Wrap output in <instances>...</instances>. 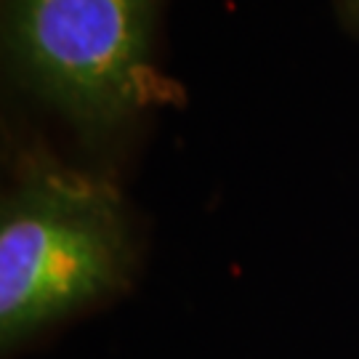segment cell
<instances>
[{"mask_svg":"<svg viewBox=\"0 0 359 359\" xmlns=\"http://www.w3.org/2000/svg\"><path fill=\"white\" fill-rule=\"evenodd\" d=\"M341 6V16L354 32H359V0H338Z\"/></svg>","mask_w":359,"mask_h":359,"instance_id":"3957f363","label":"cell"},{"mask_svg":"<svg viewBox=\"0 0 359 359\" xmlns=\"http://www.w3.org/2000/svg\"><path fill=\"white\" fill-rule=\"evenodd\" d=\"M157 0H8L6 48L27 88L86 133L168 102L154 67Z\"/></svg>","mask_w":359,"mask_h":359,"instance_id":"7a4b0ae2","label":"cell"},{"mask_svg":"<svg viewBox=\"0 0 359 359\" xmlns=\"http://www.w3.org/2000/svg\"><path fill=\"white\" fill-rule=\"evenodd\" d=\"M136 250L128 203L112 181L48 154L25 157L0 203L3 354L126 293Z\"/></svg>","mask_w":359,"mask_h":359,"instance_id":"6da1fadb","label":"cell"}]
</instances>
